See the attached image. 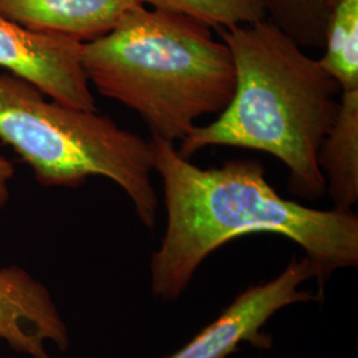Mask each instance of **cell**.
Listing matches in <instances>:
<instances>
[{
	"label": "cell",
	"instance_id": "ba28073f",
	"mask_svg": "<svg viewBox=\"0 0 358 358\" xmlns=\"http://www.w3.org/2000/svg\"><path fill=\"white\" fill-rule=\"evenodd\" d=\"M140 0H0V16L27 31L81 44L112 31Z\"/></svg>",
	"mask_w": 358,
	"mask_h": 358
},
{
	"label": "cell",
	"instance_id": "277c9868",
	"mask_svg": "<svg viewBox=\"0 0 358 358\" xmlns=\"http://www.w3.org/2000/svg\"><path fill=\"white\" fill-rule=\"evenodd\" d=\"M0 141L13 148L43 186L78 187L90 177L113 180L142 223L155 227L152 145L112 118L57 103L24 78L0 73Z\"/></svg>",
	"mask_w": 358,
	"mask_h": 358
},
{
	"label": "cell",
	"instance_id": "52a82bcc",
	"mask_svg": "<svg viewBox=\"0 0 358 358\" xmlns=\"http://www.w3.org/2000/svg\"><path fill=\"white\" fill-rule=\"evenodd\" d=\"M0 340L20 355L52 358L47 344L65 350L69 334L51 294L19 267L0 269Z\"/></svg>",
	"mask_w": 358,
	"mask_h": 358
},
{
	"label": "cell",
	"instance_id": "8992f818",
	"mask_svg": "<svg viewBox=\"0 0 358 358\" xmlns=\"http://www.w3.org/2000/svg\"><path fill=\"white\" fill-rule=\"evenodd\" d=\"M83 44L27 31L0 16V68L66 106L97 110L81 64Z\"/></svg>",
	"mask_w": 358,
	"mask_h": 358
},
{
	"label": "cell",
	"instance_id": "6da1fadb",
	"mask_svg": "<svg viewBox=\"0 0 358 358\" xmlns=\"http://www.w3.org/2000/svg\"><path fill=\"white\" fill-rule=\"evenodd\" d=\"M153 170L164 185L167 224L150 262L152 289L174 300L207 256L248 234H278L299 244L315 271L319 294L334 271L357 267L358 217L316 210L280 196L255 159L202 169L174 142L152 134Z\"/></svg>",
	"mask_w": 358,
	"mask_h": 358
},
{
	"label": "cell",
	"instance_id": "3957f363",
	"mask_svg": "<svg viewBox=\"0 0 358 358\" xmlns=\"http://www.w3.org/2000/svg\"><path fill=\"white\" fill-rule=\"evenodd\" d=\"M213 28L180 13L138 6L101 38L83 44L90 84L141 117L152 134L183 141L235 90L229 47Z\"/></svg>",
	"mask_w": 358,
	"mask_h": 358
},
{
	"label": "cell",
	"instance_id": "5b68a950",
	"mask_svg": "<svg viewBox=\"0 0 358 358\" xmlns=\"http://www.w3.org/2000/svg\"><path fill=\"white\" fill-rule=\"evenodd\" d=\"M313 278L315 271L307 257H294L279 276L248 287L217 320L166 358H227L243 344L269 349L272 338L263 332L264 325L282 308L315 300L310 292L300 289L303 282Z\"/></svg>",
	"mask_w": 358,
	"mask_h": 358
},
{
	"label": "cell",
	"instance_id": "30bf717a",
	"mask_svg": "<svg viewBox=\"0 0 358 358\" xmlns=\"http://www.w3.org/2000/svg\"><path fill=\"white\" fill-rule=\"evenodd\" d=\"M324 69L341 92L358 90V0H336L325 27Z\"/></svg>",
	"mask_w": 358,
	"mask_h": 358
},
{
	"label": "cell",
	"instance_id": "8fae6325",
	"mask_svg": "<svg viewBox=\"0 0 358 358\" xmlns=\"http://www.w3.org/2000/svg\"><path fill=\"white\" fill-rule=\"evenodd\" d=\"M336 0H264L267 19L301 48L317 50L324 44L328 16Z\"/></svg>",
	"mask_w": 358,
	"mask_h": 358
},
{
	"label": "cell",
	"instance_id": "7a4b0ae2",
	"mask_svg": "<svg viewBox=\"0 0 358 358\" xmlns=\"http://www.w3.org/2000/svg\"><path fill=\"white\" fill-rule=\"evenodd\" d=\"M235 66V90L215 121L180 141L190 159L208 146L271 154L289 171L291 192L317 201L327 190L319 152L340 108V85L268 19L217 29Z\"/></svg>",
	"mask_w": 358,
	"mask_h": 358
},
{
	"label": "cell",
	"instance_id": "9c48e42d",
	"mask_svg": "<svg viewBox=\"0 0 358 358\" xmlns=\"http://www.w3.org/2000/svg\"><path fill=\"white\" fill-rule=\"evenodd\" d=\"M333 208L352 211L358 201V90L341 92L340 108L319 152Z\"/></svg>",
	"mask_w": 358,
	"mask_h": 358
},
{
	"label": "cell",
	"instance_id": "7c38bea8",
	"mask_svg": "<svg viewBox=\"0 0 358 358\" xmlns=\"http://www.w3.org/2000/svg\"><path fill=\"white\" fill-rule=\"evenodd\" d=\"M143 6L189 16L220 29L267 19L264 0H140Z\"/></svg>",
	"mask_w": 358,
	"mask_h": 358
},
{
	"label": "cell",
	"instance_id": "4fadbf2b",
	"mask_svg": "<svg viewBox=\"0 0 358 358\" xmlns=\"http://www.w3.org/2000/svg\"><path fill=\"white\" fill-rule=\"evenodd\" d=\"M15 176L13 162L0 154V208L4 207L10 199V182Z\"/></svg>",
	"mask_w": 358,
	"mask_h": 358
}]
</instances>
